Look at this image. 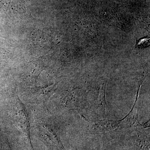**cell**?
Masks as SVG:
<instances>
[{
  "label": "cell",
  "mask_w": 150,
  "mask_h": 150,
  "mask_svg": "<svg viewBox=\"0 0 150 150\" xmlns=\"http://www.w3.org/2000/svg\"><path fill=\"white\" fill-rule=\"evenodd\" d=\"M149 38H145L142 39L138 42V46L140 47H144L148 46L149 44Z\"/></svg>",
  "instance_id": "cell-1"
}]
</instances>
